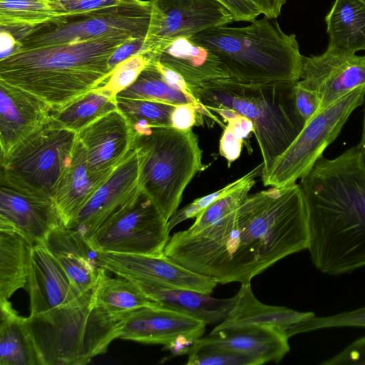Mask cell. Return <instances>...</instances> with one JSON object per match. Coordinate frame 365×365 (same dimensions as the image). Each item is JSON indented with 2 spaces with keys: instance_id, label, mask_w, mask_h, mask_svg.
I'll return each mask as SVG.
<instances>
[{
  "instance_id": "cell-46",
  "label": "cell",
  "mask_w": 365,
  "mask_h": 365,
  "mask_svg": "<svg viewBox=\"0 0 365 365\" xmlns=\"http://www.w3.org/2000/svg\"><path fill=\"white\" fill-rule=\"evenodd\" d=\"M144 39L130 38L121 44L109 59L111 73L113 69L122 61L141 52Z\"/></svg>"
},
{
  "instance_id": "cell-50",
  "label": "cell",
  "mask_w": 365,
  "mask_h": 365,
  "mask_svg": "<svg viewBox=\"0 0 365 365\" xmlns=\"http://www.w3.org/2000/svg\"><path fill=\"white\" fill-rule=\"evenodd\" d=\"M16 48L17 42L14 36L8 30L1 29V59L13 53Z\"/></svg>"
},
{
  "instance_id": "cell-5",
  "label": "cell",
  "mask_w": 365,
  "mask_h": 365,
  "mask_svg": "<svg viewBox=\"0 0 365 365\" xmlns=\"http://www.w3.org/2000/svg\"><path fill=\"white\" fill-rule=\"evenodd\" d=\"M294 83H243L227 78L200 88L197 98L208 110L227 108L252 120L262 156V176L305 125L296 107Z\"/></svg>"
},
{
  "instance_id": "cell-42",
  "label": "cell",
  "mask_w": 365,
  "mask_h": 365,
  "mask_svg": "<svg viewBox=\"0 0 365 365\" xmlns=\"http://www.w3.org/2000/svg\"><path fill=\"white\" fill-rule=\"evenodd\" d=\"M230 13L233 21L255 20L261 12L252 0H218Z\"/></svg>"
},
{
  "instance_id": "cell-36",
  "label": "cell",
  "mask_w": 365,
  "mask_h": 365,
  "mask_svg": "<svg viewBox=\"0 0 365 365\" xmlns=\"http://www.w3.org/2000/svg\"><path fill=\"white\" fill-rule=\"evenodd\" d=\"M187 365H261L250 356L216 347L200 341L198 339L187 352Z\"/></svg>"
},
{
  "instance_id": "cell-7",
  "label": "cell",
  "mask_w": 365,
  "mask_h": 365,
  "mask_svg": "<svg viewBox=\"0 0 365 365\" xmlns=\"http://www.w3.org/2000/svg\"><path fill=\"white\" fill-rule=\"evenodd\" d=\"M150 16V0H123L116 5L66 14L36 26L21 29L14 36L18 46L14 53L110 36L145 40Z\"/></svg>"
},
{
  "instance_id": "cell-12",
  "label": "cell",
  "mask_w": 365,
  "mask_h": 365,
  "mask_svg": "<svg viewBox=\"0 0 365 365\" xmlns=\"http://www.w3.org/2000/svg\"><path fill=\"white\" fill-rule=\"evenodd\" d=\"M151 16L140 53H150L178 37H192L233 19L218 0H150Z\"/></svg>"
},
{
  "instance_id": "cell-44",
  "label": "cell",
  "mask_w": 365,
  "mask_h": 365,
  "mask_svg": "<svg viewBox=\"0 0 365 365\" xmlns=\"http://www.w3.org/2000/svg\"><path fill=\"white\" fill-rule=\"evenodd\" d=\"M123 0H63L53 1L65 13H76L116 5Z\"/></svg>"
},
{
  "instance_id": "cell-38",
  "label": "cell",
  "mask_w": 365,
  "mask_h": 365,
  "mask_svg": "<svg viewBox=\"0 0 365 365\" xmlns=\"http://www.w3.org/2000/svg\"><path fill=\"white\" fill-rule=\"evenodd\" d=\"M365 327V307L327 317H313L302 322L298 334L334 327Z\"/></svg>"
},
{
  "instance_id": "cell-1",
  "label": "cell",
  "mask_w": 365,
  "mask_h": 365,
  "mask_svg": "<svg viewBox=\"0 0 365 365\" xmlns=\"http://www.w3.org/2000/svg\"><path fill=\"white\" fill-rule=\"evenodd\" d=\"M309 242L307 207L295 184L249 195L234 211L197 234L175 233L163 255L218 284H242L307 250Z\"/></svg>"
},
{
  "instance_id": "cell-34",
  "label": "cell",
  "mask_w": 365,
  "mask_h": 365,
  "mask_svg": "<svg viewBox=\"0 0 365 365\" xmlns=\"http://www.w3.org/2000/svg\"><path fill=\"white\" fill-rule=\"evenodd\" d=\"M116 99L118 109L127 119L133 136L148 133L153 128L172 126L171 115L175 106L146 100Z\"/></svg>"
},
{
  "instance_id": "cell-20",
  "label": "cell",
  "mask_w": 365,
  "mask_h": 365,
  "mask_svg": "<svg viewBox=\"0 0 365 365\" xmlns=\"http://www.w3.org/2000/svg\"><path fill=\"white\" fill-rule=\"evenodd\" d=\"M26 289L30 297L31 314L71 303L86 293L73 284L44 244L31 247Z\"/></svg>"
},
{
  "instance_id": "cell-40",
  "label": "cell",
  "mask_w": 365,
  "mask_h": 365,
  "mask_svg": "<svg viewBox=\"0 0 365 365\" xmlns=\"http://www.w3.org/2000/svg\"><path fill=\"white\" fill-rule=\"evenodd\" d=\"M294 93L297 109L306 124L320 111L321 99L317 93L301 86L297 81L294 83Z\"/></svg>"
},
{
  "instance_id": "cell-35",
  "label": "cell",
  "mask_w": 365,
  "mask_h": 365,
  "mask_svg": "<svg viewBox=\"0 0 365 365\" xmlns=\"http://www.w3.org/2000/svg\"><path fill=\"white\" fill-rule=\"evenodd\" d=\"M263 167L262 163L252 170L251 175L245 182L210 204L195 217L192 225L183 230V232L187 235L197 234L234 211L249 195L250 190L256 182V178L262 176Z\"/></svg>"
},
{
  "instance_id": "cell-21",
  "label": "cell",
  "mask_w": 365,
  "mask_h": 365,
  "mask_svg": "<svg viewBox=\"0 0 365 365\" xmlns=\"http://www.w3.org/2000/svg\"><path fill=\"white\" fill-rule=\"evenodd\" d=\"M146 54L150 60L180 74L197 101L200 88L212 82L230 78L217 56L189 37L174 38Z\"/></svg>"
},
{
  "instance_id": "cell-27",
  "label": "cell",
  "mask_w": 365,
  "mask_h": 365,
  "mask_svg": "<svg viewBox=\"0 0 365 365\" xmlns=\"http://www.w3.org/2000/svg\"><path fill=\"white\" fill-rule=\"evenodd\" d=\"M325 21L327 50L351 54L365 51V3L361 0H335Z\"/></svg>"
},
{
  "instance_id": "cell-31",
  "label": "cell",
  "mask_w": 365,
  "mask_h": 365,
  "mask_svg": "<svg viewBox=\"0 0 365 365\" xmlns=\"http://www.w3.org/2000/svg\"><path fill=\"white\" fill-rule=\"evenodd\" d=\"M116 109V96L99 86L64 108L52 111L51 119L78 133L94 120Z\"/></svg>"
},
{
  "instance_id": "cell-24",
  "label": "cell",
  "mask_w": 365,
  "mask_h": 365,
  "mask_svg": "<svg viewBox=\"0 0 365 365\" xmlns=\"http://www.w3.org/2000/svg\"><path fill=\"white\" fill-rule=\"evenodd\" d=\"M44 245L79 291L94 289L101 270L97 252L77 230L58 227L49 233Z\"/></svg>"
},
{
  "instance_id": "cell-18",
  "label": "cell",
  "mask_w": 365,
  "mask_h": 365,
  "mask_svg": "<svg viewBox=\"0 0 365 365\" xmlns=\"http://www.w3.org/2000/svg\"><path fill=\"white\" fill-rule=\"evenodd\" d=\"M141 190L139 160L133 148L68 227L77 230L87 241L108 217Z\"/></svg>"
},
{
  "instance_id": "cell-53",
  "label": "cell",
  "mask_w": 365,
  "mask_h": 365,
  "mask_svg": "<svg viewBox=\"0 0 365 365\" xmlns=\"http://www.w3.org/2000/svg\"><path fill=\"white\" fill-rule=\"evenodd\" d=\"M361 1L365 3V0H361Z\"/></svg>"
},
{
  "instance_id": "cell-8",
  "label": "cell",
  "mask_w": 365,
  "mask_h": 365,
  "mask_svg": "<svg viewBox=\"0 0 365 365\" xmlns=\"http://www.w3.org/2000/svg\"><path fill=\"white\" fill-rule=\"evenodd\" d=\"M93 298V289L71 303L25 317L41 365H83L94 357L89 329Z\"/></svg>"
},
{
  "instance_id": "cell-48",
  "label": "cell",
  "mask_w": 365,
  "mask_h": 365,
  "mask_svg": "<svg viewBox=\"0 0 365 365\" xmlns=\"http://www.w3.org/2000/svg\"><path fill=\"white\" fill-rule=\"evenodd\" d=\"M227 124L230 125L235 135L242 140L254 131V125L252 120L240 113L227 121Z\"/></svg>"
},
{
  "instance_id": "cell-17",
  "label": "cell",
  "mask_w": 365,
  "mask_h": 365,
  "mask_svg": "<svg viewBox=\"0 0 365 365\" xmlns=\"http://www.w3.org/2000/svg\"><path fill=\"white\" fill-rule=\"evenodd\" d=\"M97 252L100 267L123 278L156 282L210 294L217 281L196 273L163 255Z\"/></svg>"
},
{
  "instance_id": "cell-13",
  "label": "cell",
  "mask_w": 365,
  "mask_h": 365,
  "mask_svg": "<svg viewBox=\"0 0 365 365\" xmlns=\"http://www.w3.org/2000/svg\"><path fill=\"white\" fill-rule=\"evenodd\" d=\"M63 225L51 197L0 171V230L15 232L34 246L44 244L49 233Z\"/></svg>"
},
{
  "instance_id": "cell-26",
  "label": "cell",
  "mask_w": 365,
  "mask_h": 365,
  "mask_svg": "<svg viewBox=\"0 0 365 365\" xmlns=\"http://www.w3.org/2000/svg\"><path fill=\"white\" fill-rule=\"evenodd\" d=\"M102 184L89 174L86 155L77 135L71 160L61 174L53 197L66 227L71 224Z\"/></svg>"
},
{
  "instance_id": "cell-2",
  "label": "cell",
  "mask_w": 365,
  "mask_h": 365,
  "mask_svg": "<svg viewBox=\"0 0 365 365\" xmlns=\"http://www.w3.org/2000/svg\"><path fill=\"white\" fill-rule=\"evenodd\" d=\"M299 185L314 265L331 275L365 267V161L359 145L334 159L321 156Z\"/></svg>"
},
{
  "instance_id": "cell-41",
  "label": "cell",
  "mask_w": 365,
  "mask_h": 365,
  "mask_svg": "<svg viewBox=\"0 0 365 365\" xmlns=\"http://www.w3.org/2000/svg\"><path fill=\"white\" fill-rule=\"evenodd\" d=\"M323 365L365 364V336L346 347L342 351L321 363Z\"/></svg>"
},
{
  "instance_id": "cell-22",
  "label": "cell",
  "mask_w": 365,
  "mask_h": 365,
  "mask_svg": "<svg viewBox=\"0 0 365 365\" xmlns=\"http://www.w3.org/2000/svg\"><path fill=\"white\" fill-rule=\"evenodd\" d=\"M200 341L219 348L244 354L262 364L279 362L289 351V338L277 329L258 324L215 327Z\"/></svg>"
},
{
  "instance_id": "cell-25",
  "label": "cell",
  "mask_w": 365,
  "mask_h": 365,
  "mask_svg": "<svg viewBox=\"0 0 365 365\" xmlns=\"http://www.w3.org/2000/svg\"><path fill=\"white\" fill-rule=\"evenodd\" d=\"M314 316L312 312H299L263 304L255 297L250 283H247L241 284L235 305L226 319L216 327L240 324L267 326L277 329L289 339L297 334V329L302 322Z\"/></svg>"
},
{
  "instance_id": "cell-28",
  "label": "cell",
  "mask_w": 365,
  "mask_h": 365,
  "mask_svg": "<svg viewBox=\"0 0 365 365\" xmlns=\"http://www.w3.org/2000/svg\"><path fill=\"white\" fill-rule=\"evenodd\" d=\"M0 365H41L25 317L9 300L0 301Z\"/></svg>"
},
{
  "instance_id": "cell-19",
  "label": "cell",
  "mask_w": 365,
  "mask_h": 365,
  "mask_svg": "<svg viewBox=\"0 0 365 365\" xmlns=\"http://www.w3.org/2000/svg\"><path fill=\"white\" fill-rule=\"evenodd\" d=\"M43 100L0 80V160L51 118Z\"/></svg>"
},
{
  "instance_id": "cell-49",
  "label": "cell",
  "mask_w": 365,
  "mask_h": 365,
  "mask_svg": "<svg viewBox=\"0 0 365 365\" xmlns=\"http://www.w3.org/2000/svg\"><path fill=\"white\" fill-rule=\"evenodd\" d=\"M261 14L270 19H277L281 14L286 0H252Z\"/></svg>"
},
{
  "instance_id": "cell-30",
  "label": "cell",
  "mask_w": 365,
  "mask_h": 365,
  "mask_svg": "<svg viewBox=\"0 0 365 365\" xmlns=\"http://www.w3.org/2000/svg\"><path fill=\"white\" fill-rule=\"evenodd\" d=\"M157 304L129 279L111 277L101 267L98 280L93 289V304L95 307L108 314L120 315Z\"/></svg>"
},
{
  "instance_id": "cell-16",
  "label": "cell",
  "mask_w": 365,
  "mask_h": 365,
  "mask_svg": "<svg viewBox=\"0 0 365 365\" xmlns=\"http://www.w3.org/2000/svg\"><path fill=\"white\" fill-rule=\"evenodd\" d=\"M297 83L319 96L321 110L350 91L365 86V56L326 50L319 56H304Z\"/></svg>"
},
{
  "instance_id": "cell-54",
  "label": "cell",
  "mask_w": 365,
  "mask_h": 365,
  "mask_svg": "<svg viewBox=\"0 0 365 365\" xmlns=\"http://www.w3.org/2000/svg\"><path fill=\"white\" fill-rule=\"evenodd\" d=\"M53 1V0H52Z\"/></svg>"
},
{
  "instance_id": "cell-45",
  "label": "cell",
  "mask_w": 365,
  "mask_h": 365,
  "mask_svg": "<svg viewBox=\"0 0 365 365\" xmlns=\"http://www.w3.org/2000/svg\"><path fill=\"white\" fill-rule=\"evenodd\" d=\"M242 147V140L238 138L227 124L220 140V155L230 164L240 157Z\"/></svg>"
},
{
  "instance_id": "cell-10",
  "label": "cell",
  "mask_w": 365,
  "mask_h": 365,
  "mask_svg": "<svg viewBox=\"0 0 365 365\" xmlns=\"http://www.w3.org/2000/svg\"><path fill=\"white\" fill-rule=\"evenodd\" d=\"M76 139L77 132L51 118L0 160V171L53 198L61 174L71 160Z\"/></svg>"
},
{
  "instance_id": "cell-43",
  "label": "cell",
  "mask_w": 365,
  "mask_h": 365,
  "mask_svg": "<svg viewBox=\"0 0 365 365\" xmlns=\"http://www.w3.org/2000/svg\"><path fill=\"white\" fill-rule=\"evenodd\" d=\"M203 115L202 111L194 104L183 103L175 106L171 115L172 127L187 130L197 124V114Z\"/></svg>"
},
{
  "instance_id": "cell-6",
  "label": "cell",
  "mask_w": 365,
  "mask_h": 365,
  "mask_svg": "<svg viewBox=\"0 0 365 365\" xmlns=\"http://www.w3.org/2000/svg\"><path fill=\"white\" fill-rule=\"evenodd\" d=\"M133 148L138 157L141 189L168 221L187 185L205 168L197 135L192 129L155 127L134 135Z\"/></svg>"
},
{
  "instance_id": "cell-11",
  "label": "cell",
  "mask_w": 365,
  "mask_h": 365,
  "mask_svg": "<svg viewBox=\"0 0 365 365\" xmlns=\"http://www.w3.org/2000/svg\"><path fill=\"white\" fill-rule=\"evenodd\" d=\"M168 220L143 191L108 217L87 240L98 252L163 255Z\"/></svg>"
},
{
  "instance_id": "cell-52",
  "label": "cell",
  "mask_w": 365,
  "mask_h": 365,
  "mask_svg": "<svg viewBox=\"0 0 365 365\" xmlns=\"http://www.w3.org/2000/svg\"><path fill=\"white\" fill-rule=\"evenodd\" d=\"M53 1H63V0H53Z\"/></svg>"
},
{
  "instance_id": "cell-32",
  "label": "cell",
  "mask_w": 365,
  "mask_h": 365,
  "mask_svg": "<svg viewBox=\"0 0 365 365\" xmlns=\"http://www.w3.org/2000/svg\"><path fill=\"white\" fill-rule=\"evenodd\" d=\"M116 98L152 101L173 106L192 103L196 106L203 115L213 117L210 113V110L203 105L170 86L151 61L140 73L135 81L129 87L118 93Z\"/></svg>"
},
{
  "instance_id": "cell-14",
  "label": "cell",
  "mask_w": 365,
  "mask_h": 365,
  "mask_svg": "<svg viewBox=\"0 0 365 365\" xmlns=\"http://www.w3.org/2000/svg\"><path fill=\"white\" fill-rule=\"evenodd\" d=\"M206 324L158 304L131 312L118 331V338L143 344H162L173 355L187 354L202 337Z\"/></svg>"
},
{
  "instance_id": "cell-29",
  "label": "cell",
  "mask_w": 365,
  "mask_h": 365,
  "mask_svg": "<svg viewBox=\"0 0 365 365\" xmlns=\"http://www.w3.org/2000/svg\"><path fill=\"white\" fill-rule=\"evenodd\" d=\"M31 247L19 234L0 230V301L26 288Z\"/></svg>"
},
{
  "instance_id": "cell-9",
  "label": "cell",
  "mask_w": 365,
  "mask_h": 365,
  "mask_svg": "<svg viewBox=\"0 0 365 365\" xmlns=\"http://www.w3.org/2000/svg\"><path fill=\"white\" fill-rule=\"evenodd\" d=\"M364 97L365 86H361L319 111L261 176L263 184L274 187L297 184L339 135L351 113L364 103Z\"/></svg>"
},
{
  "instance_id": "cell-23",
  "label": "cell",
  "mask_w": 365,
  "mask_h": 365,
  "mask_svg": "<svg viewBox=\"0 0 365 365\" xmlns=\"http://www.w3.org/2000/svg\"><path fill=\"white\" fill-rule=\"evenodd\" d=\"M128 279L159 305L192 317L206 324L223 322L236 302V295L232 298L218 299L197 291L150 280L135 278Z\"/></svg>"
},
{
  "instance_id": "cell-47",
  "label": "cell",
  "mask_w": 365,
  "mask_h": 365,
  "mask_svg": "<svg viewBox=\"0 0 365 365\" xmlns=\"http://www.w3.org/2000/svg\"><path fill=\"white\" fill-rule=\"evenodd\" d=\"M150 61L155 64V66L162 75L163 78L170 86L177 89L179 91L182 92L185 95L192 98L196 102L202 104L195 99L189 86L187 85V82L180 74L172 70L171 68H169L162 65L157 61Z\"/></svg>"
},
{
  "instance_id": "cell-4",
  "label": "cell",
  "mask_w": 365,
  "mask_h": 365,
  "mask_svg": "<svg viewBox=\"0 0 365 365\" xmlns=\"http://www.w3.org/2000/svg\"><path fill=\"white\" fill-rule=\"evenodd\" d=\"M217 56L232 80L243 83H296L303 57L295 34L264 16L244 27L219 26L190 37Z\"/></svg>"
},
{
  "instance_id": "cell-33",
  "label": "cell",
  "mask_w": 365,
  "mask_h": 365,
  "mask_svg": "<svg viewBox=\"0 0 365 365\" xmlns=\"http://www.w3.org/2000/svg\"><path fill=\"white\" fill-rule=\"evenodd\" d=\"M64 14L52 0H0L2 29L33 27Z\"/></svg>"
},
{
  "instance_id": "cell-15",
  "label": "cell",
  "mask_w": 365,
  "mask_h": 365,
  "mask_svg": "<svg viewBox=\"0 0 365 365\" xmlns=\"http://www.w3.org/2000/svg\"><path fill=\"white\" fill-rule=\"evenodd\" d=\"M88 171L103 183L126 158L133 145V133L123 114L112 110L77 133Z\"/></svg>"
},
{
  "instance_id": "cell-51",
  "label": "cell",
  "mask_w": 365,
  "mask_h": 365,
  "mask_svg": "<svg viewBox=\"0 0 365 365\" xmlns=\"http://www.w3.org/2000/svg\"><path fill=\"white\" fill-rule=\"evenodd\" d=\"M359 146L362 152L363 157L365 161V110H364V121H363V130H362V135L361 141L359 144Z\"/></svg>"
},
{
  "instance_id": "cell-37",
  "label": "cell",
  "mask_w": 365,
  "mask_h": 365,
  "mask_svg": "<svg viewBox=\"0 0 365 365\" xmlns=\"http://www.w3.org/2000/svg\"><path fill=\"white\" fill-rule=\"evenodd\" d=\"M150 62V58L146 53L133 55L117 65L111 75L101 86L116 96L135 81Z\"/></svg>"
},
{
  "instance_id": "cell-3",
  "label": "cell",
  "mask_w": 365,
  "mask_h": 365,
  "mask_svg": "<svg viewBox=\"0 0 365 365\" xmlns=\"http://www.w3.org/2000/svg\"><path fill=\"white\" fill-rule=\"evenodd\" d=\"M130 38L110 36L19 51L0 60V80L34 94L58 111L103 84L111 75L110 56Z\"/></svg>"
},
{
  "instance_id": "cell-39",
  "label": "cell",
  "mask_w": 365,
  "mask_h": 365,
  "mask_svg": "<svg viewBox=\"0 0 365 365\" xmlns=\"http://www.w3.org/2000/svg\"><path fill=\"white\" fill-rule=\"evenodd\" d=\"M250 175L251 171L224 187L207 195L197 198L182 208L177 210L168 221V231L170 232L174 227L184 220L195 218L216 200L241 185L247 180Z\"/></svg>"
}]
</instances>
